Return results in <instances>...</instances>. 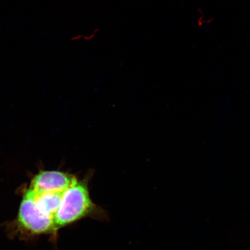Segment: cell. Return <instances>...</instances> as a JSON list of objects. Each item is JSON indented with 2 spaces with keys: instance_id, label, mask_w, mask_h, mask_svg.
<instances>
[{
  "instance_id": "1",
  "label": "cell",
  "mask_w": 250,
  "mask_h": 250,
  "mask_svg": "<svg viewBox=\"0 0 250 250\" xmlns=\"http://www.w3.org/2000/svg\"><path fill=\"white\" fill-rule=\"evenodd\" d=\"M99 208L90 198L86 184L78 180L64 190L54 218L55 233L81 219L97 216Z\"/></svg>"
},
{
  "instance_id": "2",
  "label": "cell",
  "mask_w": 250,
  "mask_h": 250,
  "mask_svg": "<svg viewBox=\"0 0 250 250\" xmlns=\"http://www.w3.org/2000/svg\"><path fill=\"white\" fill-rule=\"evenodd\" d=\"M17 223L19 226L32 235L55 233L54 218L38 207L30 188L24 193L21 203Z\"/></svg>"
},
{
  "instance_id": "3",
  "label": "cell",
  "mask_w": 250,
  "mask_h": 250,
  "mask_svg": "<svg viewBox=\"0 0 250 250\" xmlns=\"http://www.w3.org/2000/svg\"><path fill=\"white\" fill-rule=\"evenodd\" d=\"M77 181L76 177L64 172L42 171L33 178L29 188L39 193L64 192Z\"/></svg>"
},
{
  "instance_id": "4",
  "label": "cell",
  "mask_w": 250,
  "mask_h": 250,
  "mask_svg": "<svg viewBox=\"0 0 250 250\" xmlns=\"http://www.w3.org/2000/svg\"><path fill=\"white\" fill-rule=\"evenodd\" d=\"M31 190L33 192L38 207L44 213L54 218L55 213L60 206L64 192L39 193Z\"/></svg>"
}]
</instances>
